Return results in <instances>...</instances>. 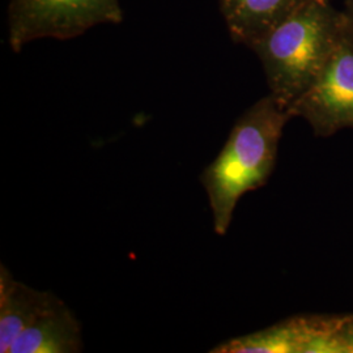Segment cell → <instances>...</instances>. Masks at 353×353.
<instances>
[{
  "label": "cell",
  "instance_id": "obj_1",
  "mask_svg": "<svg viewBox=\"0 0 353 353\" xmlns=\"http://www.w3.org/2000/svg\"><path fill=\"white\" fill-rule=\"evenodd\" d=\"M353 20L328 0H307L252 45L270 93L287 109L316 77L347 38Z\"/></svg>",
  "mask_w": 353,
  "mask_h": 353
},
{
  "label": "cell",
  "instance_id": "obj_2",
  "mask_svg": "<svg viewBox=\"0 0 353 353\" xmlns=\"http://www.w3.org/2000/svg\"><path fill=\"white\" fill-rule=\"evenodd\" d=\"M290 118L288 109L270 93L241 115L219 156L204 169L201 179L217 234L227 233L242 195L267 183Z\"/></svg>",
  "mask_w": 353,
  "mask_h": 353
},
{
  "label": "cell",
  "instance_id": "obj_3",
  "mask_svg": "<svg viewBox=\"0 0 353 353\" xmlns=\"http://www.w3.org/2000/svg\"><path fill=\"white\" fill-rule=\"evenodd\" d=\"M123 20L119 0H11L8 39L14 51L41 38L68 39Z\"/></svg>",
  "mask_w": 353,
  "mask_h": 353
},
{
  "label": "cell",
  "instance_id": "obj_4",
  "mask_svg": "<svg viewBox=\"0 0 353 353\" xmlns=\"http://www.w3.org/2000/svg\"><path fill=\"white\" fill-rule=\"evenodd\" d=\"M292 118H303L316 137L353 130V36L332 55L322 74L288 106Z\"/></svg>",
  "mask_w": 353,
  "mask_h": 353
},
{
  "label": "cell",
  "instance_id": "obj_5",
  "mask_svg": "<svg viewBox=\"0 0 353 353\" xmlns=\"http://www.w3.org/2000/svg\"><path fill=\"white\" fill-rule=\"evenodd\" d=\"M62 300L14 280L8 270L0 271V352L10 353L14 341Z\"/></svg>",
  "mask_w": 353,
  "mask_h": 353
},
{
  "label": "cell",
  "instance_id": "obj_6",
  "mask_svg": "<svg viewBox=\"0 0 353 353\" xmlns=\"http://www.w3.org/2000/svg\"><path fill=\"white\" fill-rule=\"evenodd\" d=\"M307 0H220L221 12L232 38L252 43L300 8Z\"/></svg>",
  "mask_w": 353,
  "mask_h": 353
},
{
  "label": "cell",
  "instance_id": "obj_7",
  "mask_svg": "<svg viewBox=\"0 0 353 353\" xmlns=\"http://www.w3.org/2000/svg\"><path fill=\"white\" fill-rule=\"evenodd\" d=\"M83 350L81 327L61 301L14 341L10 353H75Z\"/></svg>",
  "mask_w": 353,
  "mask_h": 353
},
{
  "label": "cell",
  "instance_id": "obj_8",
  "mask_svg": "<svg viewBox=\"0 0 353 353\" xmlns=\"http://www.w3.org/2000/svg\"><path fill=\"white\" fill-rule=\"evenodd\" d=\"M303 343L301 316L287 318L274 326L225 341L214 353H300Z\"/></svg>",
  "mask_w": 353,
  "mask_h": 353
},
{
  "label": "cell",
  "instance_id": "obj_9",
  "mask_svg": "<svg viewBox=\"0 0 353 353\" xmlns=\"http://www.w3.org/2000/svg\"><path fill=\"white\" fill-rule=\"evenodd\" d=\"M345 12L348 13L353 20V0H345Z\"/></svg>",
  "mask_w": 353,
  "mask_h": 353
}]
</instances>
